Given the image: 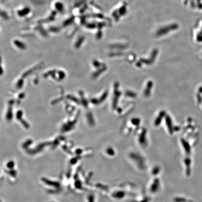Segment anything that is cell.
<instances>
[{
  "instance_id": "6da1fadb",
  "label": "cell",
  "mask_w": 202,
  "mask_h": 202,
  "mask_svg": "<svg viewBox=\"0 0 202 202\" xmlns=\"http://www.w3.org/2000/svg\"><path fill=\"white\" fill-rule=\"evenodd\" d=\"M14 164L13 163V162H9V164L8 165V167H10V168H12V167H13V165Z\"/></svg>"
}]
</instances>
